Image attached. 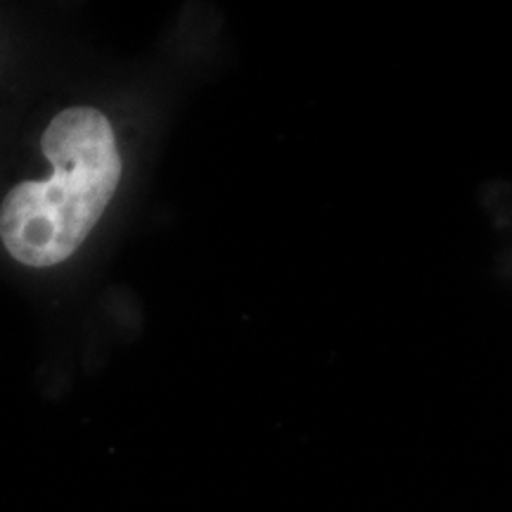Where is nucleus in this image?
<instances>
[{"label":"nucleus","instance_id":"obj_1","mask_svg":"<svg viewBox=\"0 0 512 512\" xmlns=\"http://www.w3.org/2000/svg\"><path fill=\"white\" fill-rule=\"evenodd\" d=\"M41 150L53 174L17 183L0 204L3 247L29 268H53L74 256L121 181L117 136L95 107L62 110L43 131Z\"/></svg>","mask_w":512,"mask_h":512}]
</instances>
